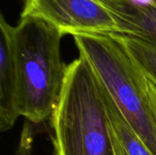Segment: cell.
<instances>
[{"instance_id": "obj_1", "label": "cell", "mask_w": 156, "mask_h": 155, "mask_svg": "<svg viewBox=\"0 0 156 155\" xmlns=\"http://www.w3.org/2000/svg\"><path fill=\"white\" fill-rule=\"evenodd\" d=\"M62 37L35 17H20L14 27L21 116L36 124L53 115L65 85L69 65L61 58Z\"/></svg>"}, {"instance_id": "obj_6", "label": "cell", "mask_w": 156, "mask_h": 155, "mask_svg": "<svg viewBox=\"0 0 156 155\" xmlns=\"http://www.w3.org/2000/svg\"><path fill=\"white\" fill-rule=\"evenodd\" d=\"M100 1L115 18L120 34L156 48V0L145 4Z\"/></svg>"}, {"instance_id": "obj_9", "label": "cell", "mask_w": 156, "mask_h": 155, "mask_svg": "<svg viewBox=\"0 0 156 155\" xmlns=\"http://www.w3.org/2000/svg\"><path fill=\"white\" fill-rule=\"evenodd\" d=\"M144 72V71H143ZM144 87H145V91L148 97V100L150 101L152 110L154 111V117L156 120V83L151 79L149 77H147L144 73Z\"/></svg>"}, {"instance_id": "obj_5", "label": "cell", "mask_w": 156, "mask_h": 155, "mask_svg": "<svg viewBox=\"0 0 156 155\" xmlns=\"http://www.w3.org/2000/svg\"><path fill=\"white\" fill-rule=\"evenodd\" d=\"M14 27L0 15V130L9 131L21 116Z\"/></svg>"}, {"instance_id": "obj_10", "label": "cell", "mask_w": 156, "mask_h": 155, "mask_svg": "<svg viewBox=\"0 0 156 155\" xmlns=\"http://www.w3.org/2000/svg\"><path fill=\"white\" fill-rule=\"evenodd\" d=\"M104 1H112V2H119V3H129V4H145L154 0H104Z\"/></svg>"}, {"instance_id": "obj_4", "label": "cell", "mask_w": 156, "mask_h": 155, "mask_svg": "<svg viewBox=\"0 0 156 155\" xmlns=\"http://www.w3.org/2000/svg\"><path fill=\"white\" fill-rule=\"evenodd\" d=\"M20 17L44 20L63 36L120 34L115 18L100 0H24Z\"/></svg>"}, {"instance_id": "obj_7", "label": "cell", "mask_w": 156, "mask_h": 155, "mask_svg": "<svg viewBox=\"0 0 156 155\" xmlns=\"http://www.w3.org/2000/svg\"><path fill=\"white\" fill-rule=\"evenodd\" d=\"M99 85L106 110L113 155H154L128 122L106 89L100 82Z\"/></svg>"}, {"instance_id": "obj_2", "label": "cell", "mask_w": 156, "mask_h": 155, "mask_svg": "<svg viewBox=\"0 0 156 155\" xmlns=\"http://www.w3.org/2000/svg\"><path fill=\"white\" fill-rule=\"evenodd\" d=\"M52 127L56 155H113L100 85L82 56L69 64Z\"/></svg>"}, {"instance_id": "obj_8", "label": "cell", "mask_w": 156, "mask_h": 155, "mask_svg": "<svg viewBox=\"0 0 156 155\" xmlns=\"http://www.w3.org/2000/svg\"><path fill=\"white\" fill-rule=\"evenodd\" d=\"M127 49L144 73L156 83V48L122 34H112Z\"/></svg>"}, {"instance_id": "obj_3", "label": "cell", "mask_w": 156, "mask_h": 155, "mask_svg": "<svg viewBox=\"0 0 156 155\" xmlns=\"http://www.w3.org/2000/svg\"><path fill=\"white\" fill-rule=\"evenodd\" d=\"M73 37L80 56L88 61L99 82L156 155V120L143 70L112 34H77Z\"/></svg>"}]
</instances>
